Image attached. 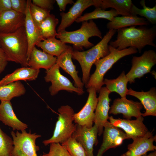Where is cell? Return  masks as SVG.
I'll return each instance as SVG.
<instances>
[{"instance_id":"cell-1","label":"cell","mask_w":156,"mask_h":156,"mask_svg":"<svg viewBox=\"0 0 156 156\" xmlns=\"http://www.w3.org/2000/svg\"><path fill=\"white\" fill-rule=\"evenodd\" d=\"M116 31V39L110 41L109 45L118 50L132 47L140 53L147 45L156 47L154 42L156 36L155 26L150 28L145 26H132L120 29Z\"/></svg>"},{"instance_id":"cell-2","label":"cell","mask_w":156,"mask_h":156,"mask_svg":"<svg viewBox=\"0 0 156 156\" xmlns=\"http://www.w3.org/2000/svg\"><path fill=\"white\" fill-rule=\"evenodd\" d=\"M0 44L8 62L28 66V44L24 26L13 33L0 34Z\"/></svg>"},{"instance_id":"cell-3","label":"cell","mask_w":156,"mask_h":156,"mask_svg":"<svg viewBox=\"0 0 156 156\" xmlns=\"http://www.w3.org/2000/svg\"><path fill=\"white\" fill-rule=\"evenodd\" d=\"M116 31L109 29L99 43L87 51H73L72 58L77 60L81 66L82 73V81L85 86L88 81L93 65L96 61L109 53L108 44Z\"/></svg>"},{"instance_id":"cell-4","label":"cell","mask_w":156,"mask_h":156,"mask_svg":"<svg viewBox=\"0 0 156 156\" xmlns=\"http://www.w3.org/2000/svg\"><path fill=\"white\" fill-rule=\"evenodd\" d=\"M109 53L100 59L94 64L96 66L94 72L90 76L86 86L88 88L92 87L96 92L99 93L102 86L105 74L113 65L122 57L135 54L138 52L136 49L129 47L122 50H118L109 45Z\"/></svg>"},{"instance_id":"cell-5","label":"cell","mask_w":156,"mask_h":156,"mask_svg":"<svg viewBox=\"0 0 156 156\" xmlns=\"http://www.w3.org/2000/svg\"><path fill=\"white\" fill-rule=\"evenodd\" d=\"M93 36L102 38V33L93 20L89 22H82L80 28L73 31H67L66 30L57 33L56 36L61 41L65 43L73 44L76 49H82L92 47L94 44L90 42L89 39Z\"/></svg>"},{"instance_id":"cell-6","label":"cell","mask_w":156,"mask_h":156,"mask_svg":"<svg viewBox=\"0 0 156 156\" xmlns=\"http://www.w3.org/2000/svg\"><path fill=\"white\" fill-rule=\"evenodd\" d=\"M59 116L52 137L44 140L42 143L46 146L52 143H62L71 137L75 131L76 124L74 121V112L69 105L61 106L58 109Z\"/></svg>"},{"instance_id":"cell-7","label":"cell","mask_w":156,"mask_h":156,"mask_svg":"<svg viewBox=\"0 0 156 156\" xmlns=\"http://www.w3.org/2000/svg\"><path fill=\"white\" fill-rule=\"evenodd\" d=\"M21 131L11 132L13 143L12 156H45V154L38 156L37 153L40 148L36 141L41 135L30 131L28 133L25 130Z\"/></svg>"},{"instance_id":"cell-8","label":"cell","mask_w":156,"mask_h":156,"mask_svg":"<svg viewBox=\"0 0 156 156\" xmlns=\"http://www.w3.org/2000/svg\"><path fill=\"white\" fill-rule=\"evenodd\" d=\"M131 62V69L126 74L130 84L135 83V79L151 73V68L156 64V53L152 49L146 51L140 56H133Z\"/></svg>"},{"instance_id":"cell-9","label":"cell","mask_w":156,"mask_h":156,"mask_svg":"<svg viewBox=\"0 0 156 156\" xmlns=\"http://www.w3.org/2000/svg\"><path fill=\"white\" fill-rule=\"evenodd\" d=\"M60 68L55 63L45 72V81L46 82H51V83L49 88L51 95L54 96L61 90L70 92H74L79 95L83 94V90L75 87L68 79L62 75L60 72Z\"/></svg>"},{"instance_id":"cell-10","label":"cell","mask_w":156,"mask_h":156,"mask_svg":"<svg viewBox=\"0 0 156 156\" xmlns=\"http://www.w3.org/2000/svg\"><path fill=\"white\" fill-rule=\"evenodd\" d=\"M142 116L135 120L114 118L112 116H109V122L114 126L122 129L125 132L128 139L142 137L149 131L143 122Z\"/></svg>"},{"instance_id":"cell-11","label":"cell","mask_w":156,"mask_h":156,"mask_svg":"<svg viewBox=\"0 0 156 156\" xmlns=\"http://www.w3.org/2000/svg\"><path fill=\"white\" fill-rule=\"evenodd\" d=\"M100 3L101 0H77L68 12H62L60 14L61 20L57 28V33L65 30L70 26L89 7L94 6L96 8H99Z\"/></svg>"},{"instance_id":"cell-12","label":"cell","mask_w":156,"mask_h":156,"mask_svg":"<svg viewBox=\"0 0 156 156\" xmlns=\"http://www.w3.org/2000/svg\"><path fill=\"white\" fill-rule=\"evenodd\" d=\"M87 89L89 94L86 103L79 112L74 114V119L76 124L90 128L93 126L98 98L94 88L90 87Z\"/></svg>"},{"instance_id":"cell-13","label":"cell","mask_w":156,"mask_h":156,"mask_svg":"<svg viewBox=\"0 0 156 156\" xmlns=\"http://www.w3.org/2000/svg\"><path fill=\"white\" fill-rule=\"evenodd\" d=\"M103 128V142L96 156H102L108 149L117 147L122 144L124 140L128 139L124 132L108 121Z\"/></svg>"},{"instance_id":"cell-14","label":"cell","mask_w":156,"mask_h":156,"mask_svg":"<svg viewBox=\"0 0 156 156\" xmlns=\"http://www.w3.org/2000/svg\"><path fill=\"white\" fill-rule=\"evenodd\" d=\"M98 127L95 124L90 128L76 124L75 130L71 136L81 144L86 156H94L93 147L98 143Z\"/></svg>"},{"instance_id":"cell-15","label":"cell","mask_w":156,"mask_h":156,"mask_svg":"<svg viewBox=\"0 0 156 156\" xmlns=\"http://www.w3.org/2000/svg\"><path fill=\"white\" fill-rule=\"evenodd\" d=\"M99 93L94 122L98 127V135L100 136L103 133L104 126L108 120L111 99L109 98L111 92L105 87H102Z\"/></svg>"},{"instance_id":"cell-16","label":"cell","mask_w":156,"mask_h":156,"mask_svg":"<svg viewBox=\"0 0 156 156\" xmlns=\"http://www.w3.org/2000/svg\"><path fill=\"white\" fill-rule=\"evenodd\" d=\"M143 107L140 102L126 98L115 99L109 110V113L114 115L122 114L125 119L130 120L133 117L136 118L142 116L141 110Z\"/></svg>"},{"instance_id":"cell-17","label":"cell","mask_w":156,"mask_h":156,"mask_svg":"<svg viewBox=\"0 0 156 156\" xmlns=\"http://www.w3.org/2000/svg\"><path fill=\"white\" fill-rule=\"evenodd\" d=\"M156 140L153 131H149L144 136L133 139V142L127 146V151L120 156H142L148 152L155 151L156 146L153 142Z\"/></svg>"},{"instance_id":"cell-18","label":"cell","mask_w":156,"mask_h":156,"mask_svg":"<svg viewBox=\"0 0 156 156\" xmlns=\"http://www.w3.org/2000/svg\"><path fill=\"white\" fill-rule=\"evenodd\" d=\"M25 14L12 9L0 14V34L13 33L24 26Z\"/></svg>"},{"instance_id":"cell-19","label":"cell","mask_w":156,"mask_h":156,"mask_svg":"<svg viewBox=\"0 0 156 156\" xmlns=\"http://www.w3.org/2000/svg\"><path fill=\"white\" fill-rule=\"evenodd\" d=\"M127 95L138 99L145 110L142 116H156V88L152 87L146 92L137 91L131 88L128 89Z\"/></svg>"},{"instance_id":"cell-20","label":"cell","mask_w":156,"mask_h":156,"mask_svg":"<svg viewBox=\"0 0 156 156\" xmlns=\"http://www.w3.org/2000/svg\"><path fill=\"white\" fill-rule=\"evenodd\" d=\"M31 0H27V6L25 13V19L24 27L27 39L28 49L27 58L28 60L31 52L36 44L44 39L40 31L33 21L30 11V3Z\"/></svg>"},{"instance_id":"cell-21","label":"cell","mask_w":156,"mask_h":156,"mask_svg":"<svg viewBox=\"0 0 156 156\" xmlns=\"http://www.w3.org/2000/svg\"><path fill=\"white\" fill-rule=\"evenodd\" d=\"M0 121L5 125L11 127L13 131H21L28 128L27 124L21 122L16 117L10 101H1Z\"/></svg>"},{"instance_id":"cell-22","label":"cell","mask_w":156,"mask_h":156,"mask_svg":"<svg viewBox=\"0 0 156 156\" xmlns=\"http://www.w3.org/2000/svg\"><path fill=\"white\" fill-rule=\"evenodd\" d=\"M73 50L70 47L57 57L56 63L64 71L69 74L73 79L74 86L80 89L83 90L84 84L79 77L78 72L76 70L75 66L72 61V52Z\"/></svg>"},{"instance_id":"cell-23","label":"cell","mask_w":156,"mask_h":156,"mask_svg":"<svg viewBox=\"0 0 156 156\" xmlns=\"http://www.w3.org/2000/svg\"><path fill=\"white\" fill-rule=\"evenodd\" d=\"M57 57L38 49L35 46L32 49L28 60V66L32 68L46 70L56 63Z\"/></svg>"},{"instance_id":"cell-24","label":"cell","mask_w":156,"mask_h":156,"mask_svg":"<svg viewBox=\"0 0 156 156\" xmlns=\"http://www.w3.org/2000/svg\"><path fill=\"white\" fill-rule=\"evenodd\" d=\"M40 69L29 67H22L8 74L0 80V86L21 80L31 81L37 78Z\"/></svg>"},{"instance_id":"cell-25","label":"cell","mask_w":156,"mask_h":156,"mask_svg":"<svg viewBox=\"0 0 156 156\" xmlns=\"http://www.w3.org/2000/svg\"><path fill=\"white\" fill-rule=\"evenodd\" d=\"M149 23L143 17L137 16H123L114 17L112 21L107 24V27L109 29L117 30L118 29L136 26H146Z\"/></svg>"},{"instance_id":"cell-26","label":"cell","mask_w":156,"mask_h":156,"mask_svg":"<svg viewBox=\"0 0 156 156\" xmlns=\"http://www.w3.org/2000/svg\"><path fill=\"white\" fill-rule=\"evenodd\" d=\"M44 52L57 57L68 49L70 46L55 38L45 39L36 44Z\"/></svg>"},{"instance_id":"cell-27","label":"cell","mask_w":156,"mask_h":156,"mask_svg":"<svg viewBox=\"0 0 156 156\" xmlns=\"http://www.w3.org/2000/svg\"><path fill=\"white\" fill-rule=\"evenodd\" d=\"M128 82V79L123 71L116 78L113 79H104V85L111 92H116L122 98H126L128 90L127 84Z\"/></svg>"},{"instance_id":"cell-28","label":"cell","mask_w":156,"mask_h":156,"mask_svg":"<svg viewBox=\"0 0 156 156\" xmlns=\"http://www.w3.org/2000/svg\"><path fill=\"white\" fill-rule=\"evenodd\" d=\"M26 90L20 81L12 82L0 86V101H10L25 94Z\"/></svg>"},{"instance_id":"cell-29","label":"cell","mask_w":156,"mask_h":156,"mask_svg":"<svg viewBox=\"0 0 156 156\" xmlns=\"http://www.w3.org/2000/svg\"><path fill=\"white\" fill-rule=\"evenodd\" d=\"M133 4L131 0H101L99 8L104 10L111 8L116 10L119 15L130 16Z\"/></svg>"},{"instance_id":"cell-30","label":"cell","mask_w":156,"mask_h":156,"mask_svg":"<svg viewBox=\"0 0 156 156\" xmlns=\"http://www.w3.org/2000/svg\"><path fill=\"white\" fill-rule=\"evenodd\" d=\"M58 23V19L50 14L37 26L44 40L55 38L57 34L56 28Z\"/></svg>"},{"instance_id":"cell-31","label":"cell","mask_w":156,"mask_h":156,"mask_svg":"<svg viewBox=\"0 0 156 156\" xmlns=\"http://www.w3.org/2000/svg\"><path fill=\"white\" fill-rule=\"evenodd\" d=\"M118 15V12L114 9L105 10L100 8H96L93 11L81 16L76 20L75 22L79 23L97 18H104L110 21L114 17Z\"/></svg>"},{"instance_id":"cell-32","label":"cell","mask_w":156,"mask_h":156,"mask_svg":"<svg viewBox=\"0 0 156 156\" xmlns=\"http://www.w3.org/2000/svg\"><path fill=\"white\" fill-rule=\"evenodd\" d=\"M140 4L142 7V9L137 8L133 4L131 9L132 15H138L144 17L149 23L153 25L156 24V5L152 8L147 6L144 0H141Z\"/></svg>"},{"instance_id":"cell-33","label":"cell","mask_w":156,"mask_h":156,"mask_svg":"<svg viewBox=\"0 0 156 156\" xmlns=\"http://www.w3.org/2000/svg\"><path fill=\"white\" fill-rule=\"evenodd\" d=\"M71 156H86L85 150L81 144L71 137L61 144Z\"/></svg>"},{"instance_id":"cell-34","label":"cell","mask_w":156,"mask_h":156,"mask_svg":"<svg viewBox=\"0 0 156 156\" xmlns=\"http://www.w3.org/2000/svg\"><path fill=\"white\" fill-rule=\"evenodd\" d=\"M13 147L12 139L0 127V156H12Z\"/></svg>"},{"instance_id":"cell-35","label":"cell","mask_w":156,"mask_h":156,"mask_svg":"<svg viewBox=\"0 0 156 156\" xmlns=\"http://www.w3.org/2000/svg\"><path fill=\"white\" fill-rule=\"evenodd\" d=\"M30 11L31 18L37 26L50 14V11L35 5L31 0L30 3Z\"/></svg>"},{"instance_id":"cell-36","label":"cell","mask_w":156,"mask_h":156,"mask_svg":"<svg viewBox=\"0 0 156 156\" xmlns=\"http://www.w3.org/2000/svg\"><path fill=\"white\" fill-rule=\"evenodd\" d=\"M49 151L45 156H71L68 151L58 143L50 144Z\"/></svg>"},{"instance_id":"cell-37","label":"cell","mask_w":156,"mask_h":156,"mask_svg":"<svg viewBox=\"0 0 156 156\" xmlns=\"http://www.w3.org/2000/svg\"><path fill=\"white\" fill-rule=\"evenodd\" d=\"M12 10L25 14L27 5V0H11Z\"/></svg>"},{"instance_id":"cell-38","label":"cell","mask_w":156,"mask_h":156,"mask_svg":"<svg viewBox=\"0 0 156 156\" xmlns=\"http://www.w3.org/2000/svg\"><path fill=\"white\" fill-rule=\"evenodd\" d=\"M32 3L35 5L44 10L50 11L53 8L54 0H33Z\"/></svg>"},{"instance_id":"cell-39","label":"cell","mask_w":156,"mask_h":156,"mask_svg":"<svg viewBox=\"0 0 156 156\" xmlns=\"http://www.w3.org/2000/svg\"><path fill=\"white\" fill-rule=\"evenodd\" d=\"M8 62L4 52L0 47V74L4 70Z\"/></svg>"},{"instance_id":"cell-40","label":"cell","mask_w":156,"mask_h":156,"mask_svg":"<svg viewBox=\"0 0 156 156\" xmlns=\"http://www.w3.org/2000/svg\"><path fill=\"white\" fill-rule=\"evenodd\" d=\"M11 9V0H0V14Z\"/></svg>"},{"instance_id":"cell-41","label":"cell","mask_w":156,"mask_h":156,"mask_svg":"<svg viewBox=\"0 0 156 156\" xmlns=\"http://www.w3.org/2000/svg\"><path fill=\"white\" fill-rule=\"evenodd\" d=\"M55 1L57 2L60 10L63 12L65 11L68 4H72L74 3L73 0H56Z\"/></svg>"},{"instance_id":"cell-42","label":"cell","mask_w":156,"mask_h":156,"mask_svg":"<svg viewBox=\"0 0 156 156\" xmlns=\"http://www.w3.org/2000/svg\"><path fill=\"white\" fill-rule=\"evenodd\" d=\"M142 156H156V151H154L148 155L146 154Z\"/></svg>"},{"instance_id":"cell-43","label":"cell","mask_w":156,"mask_h":156,"mask_svg":"<svg viewBox=\"0 0 156 156\" xmlns=\"http://www.w3.org/2000/svg\"></svg>"}]
</instances>
